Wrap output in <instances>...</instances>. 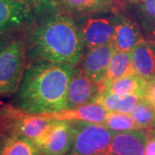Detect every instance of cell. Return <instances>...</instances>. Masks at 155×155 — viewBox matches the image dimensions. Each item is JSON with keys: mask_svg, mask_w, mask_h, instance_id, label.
Here are the masks:
<instances>
[{"mask_svg": "<svg viewBox=\"0 0 155 155\" xmlns=\"http://www.w3.org/2000/svg\"><path fill=\"white\" fill-rule=\"evenodd\" d=\"M24 32L28 58L60 64L75 65L84 55V43L79 27L67 13L55 11L42 15Z\"/></svg>", "mask_w": 155, "mask_h": 155, "instance_id": "6da1fadb", "label": "cell"}, {"mask_svg": "<svg viewBox=\"0 0 155 155\" xmlns=\"http://www.w3.org/2000/svg\"><path fill=\"white\" fill-rule=\"evenodd\" d=\"M74 68L71 64L30 61L16 92L15 105L33 114L67 109V92Z\"/></svg>", "mask_w": 155, "mask_h": 155, "instance_id": "7a4b0ae2", "label": "cell"}, {"mask_svg": "<svg viewBox=\"0 0 155 155\" xmlns=\"http://www.w3.org/2000/svg\"><path fill=\"white\" fill-rule=\"evenodd\" d=\"M28 65L24 33L0 35V97L16 93Z\"/></svg>", "mask_w": 155, "mask_h": 155, "instance_id": "3957f363", "label": "cell"}, {"mask_svg": "<svg viewBox=\"0 0 155 155\" xmlns=\"http://www.w3.org/2000/svg\"><path fill=\"white\" fill-rule=\"evenodd\" d=\"M73 141L67 155H104L110 153L116 132L104 124L72 122Z\"/></svg>", "mask_w": 155, "mask_h": 155, "instance_id": "277c9868", "label": "cell"}, {"mask_svg": "<svg viewBox=\"0 0 155 155\" xmlns=\"http://www.w3.org/2000/svg\"><path fill=\"white\" fill-rule=\"evenodd\" d=\"M73 141L72 122L55 121L34 143L41 155H67Z\"/></svg>", "mask_w": 155, "mask_h": 155, "instance_id": "5b68a950", "label": "cell"}, {"mask_svg": "<svg viewBox=\"0 0 155 155\" xmlns=\"http://www.w3.org/2000/svg\"><path fill=\"white\" fill-rule=\"evenodd\" d=\"M33 10L21 0H0V35L28 27L34 22Z\"/></svg>", "mask_w": 155, "mask_h": 155, "instance_id": "8992f818", "label": "cell"}, {"mask_svg": "<svg viewBox=\"0 0 155 155\" xmlns=\"http://www.w3.org/2000/svg\"><path fill=\"white\" fill-rule=\"evenodd\" d=\"M118 15L110 17H91L79 27L87 49L111 43L116 30Z\"/></svg>", "mask_w": 155, "mask_h": 155, "instance_id": "52a82bcc", "label": "cell"}, {"mask_svg": "<svg viewBox=\"0 0 155 155\" xmlns=\"http://www.w3.org/2000/svg\"><path fill=\"white\" fill-rule=\"evenodd\" d=\"M115 52L112 43L90 48L81 59V69L99 85L101 93L105 91L104 81L111 57Z\"/></svg>", "mask_w": 155, "mask_h": 155, "instance_id": "ba28073f", "label": "cell"}, {"mask_svg": "<svg viewBox=\"0 0 155 155\" xmlns=\"http://www.w3.org/2000/svg\"><path fill=\"white\" fill-rule=\"evenodd\" d=\"M101 93L99 85L80 68H74L67 92V108H75L94 103Z\"/></svg>", "mask_w": 155, "mask_h": 155, "instance_id": "9c48e42d", "label": "cell"}, {"mask_svg": "<svg viewBox=\"0 0 155 155\" xmlns=\"http://www.w3.org/2000/svg\"><path fill=\"white\" fill-rule=\"evenodd\" d=\"M109 111L97 103H91L85 105L67 108L53 113H45L43 115L55 121L68 122H86L104 124Z\"/></svg>", "mask_w": 155, "mask_h": 155, "instance_id": "30bf717a", "label": "cell"}, {"mask_svg": "<svg viewBox=\"0 0 155 155\" xmlns=\"http://www.w3.org/2000/svg\"><path fill=\"white\" fill-rule=\"evenodd\" d=\"M144 40L140 24L128 17L118 15L114 37L111 41L115 51L131 53Z\"/></svg>", "mask_w": 155, "mask_h": 155, "instance_id": "8fae6325", "label": "cell"}, {"mask_svg": "<svg viewBox=\"0 0 155 155\" xmlns=\"http://www.w3.org/2000/svg\"><path fill=\"white\" fill-rule=\"evenodd\" d=\"M147 134L133 130L115 134L110 152L112 155H145Z\"/></svg>", "mask_w": 155, "mask_h": 155, "instance_id": "7c38bea8", "label": "cell"}, {"mask_svg": "<svg viewBox=\"0 0 155 155\" xmlns=\"http://www.w3.org/2000/svg\"><path fill=\"white\" fill-rule=\"evenodd\" d=\"M135 74L146 80L155 77V44L144 40L131 52Z\"/></svg>", "mask_w": 155, "mask_h": 155, "instance_id": "4fadbf2b", "label": "cell"}, {"mask_svg": "<svg viewBox=\"0 0 155 155\" xmlns=\"http://www.w3.org/2000/svg\"><path fill=\"white\" fill-rule=\"evenodd\" d=\"M58 10L71 16H91L111 12L108 0H57Z\"/></svg>", "mask_w": 155, "mask_h": 155, "instance_id": "5bb4252c", "label": "cell"}, {"mask_svg": "<svg viewBox=\"0 0 155 155\" xmlns=\"http://www.w3.org/2000/svg\"><path fill=\"white\" fill-rule=\"evenodd\" d=\"M132 75H135V71L132 62L131 53L115 51L111 57L106 73L104 81L105 91L108 85H110L111 83L122 78Z\"/></svg>", "mask_w": 155, "mask_h": 155, "instance_id": "9a60e30c", "label": "cell"}, {"mask_svg": "<svg viewBox=\"0 0 155 155\" xmlns=\"http://www.w3.org/2000/svg\"><path fill=\"white\" fill-rule=\"evenodd\" d=\"M134 5L144 39L155 44V0H137Z\"/></svg>", "mask_w": 155, "mask_h": 155, "instance_id": "2e32d148", "label": "cell"}, {"mask_svg": "<svg viewBox=\"0 0 155 155\" xmlns=\"http://www.w3.org/2000/svg\"><path fill=\"white\" fill-rule=\"evenodd\" d=\"M147 84V80L135 74L122 78L111 83L108 85L105 91L116 95L136 94L143 99Z\"/></svg>", "mask_w": 155, "mask_h": 155, "instance_id": "e0dca14e", "label": "cell"}, {"mask_svg": "<svg viewBox=\"0 0 155 155\" xmlns=\"http://www.w3.org/2000/svg\"><path fill=\"white\" fill-rule=\"evenodd\" d=\"M32 140L21 136H12L6 140L0 155H41Z\"/></svg>", "mask_w": 155, "mask_h": 155, "instance_id": "ac0fdd59", "label": "cell"}, {"mask_svg": "<svg viewBox=\"0 0 155 155\" xmlns=\"http://www.w3.org/2000/svg\"><path fill=\"white\" fill-rule=\"evenodd\" d=\"M104 125L116 133L141 129L130 115L117 111L108 113Z\"/></svg>", "mask_w": 155, "mask_h": 155, "instance_id": "d6986e66", "label": "cell"}, {"mask_svg": "<svg viewBox=\"0 0 155 155\" xmlns=\"http://www.w3.org/2000/svg\"><path fill=\"white\" fill-rule=\"evenodd\" d=\"M130 116L141 129L155 126V108L145 99L139 102L130 113Z\"/></svg>", "mask_w": 155, "mask_h": 155, "instance_id": "ffe728a7", "label": "cell"}, {"mask_svg": "<svg viewBox=\"0 0 155 155\" xmlns=\"http://www.w3.org/2000/svg\"><path fill=\"white\" fill-rule=\"evenodd\" d=\"M141 99L142 98L136 94L118 95L116 111L124 114H130Z\"/></svg>", "mask_w": 155, "mask_h": 155, "instance_id": "44dd1931", "label": "cell"}, {"mask_svg": "<svg viewBox=\"0 0 155 155\" xmlns=\"http://www.w3.org/2000/svg\"><path fill=\"white\" fill-rule=\"evenodd\" d=\"M31 6L34 13L37 15H44L58 10L57 0H25Z\"/></svg>", "mask_w": 155, "mask_h": 155, "instance_id": "7402d4cb", "label": "cell"}, {"mask_svg": "<svg viewBox=\"0 0 155 155\" xmlns=\"http://www.w3.org/2000/svg\"><path fill=\"white\" fill-rule=\"evenodd\" d=\"M110 6L111 13L121 15L129 5H134L137 0H108Z\"/></svg>", "mask_w": 155, "mask_h": 155, "instance_id": "603a6c76", "label": "cell"}, {"mask_svg": "<svg viewBox=\"0 0 155 155\" xmlns=\"http://www.w3.org/2000/svg\"><path fill=\"white\" fill-rule=\"evenodd\" d=\"M145 155H155V126L147 128Z\"/></svg>", "mask_w": 155, "mask_h": 155, "instance_id": "cb8c5ba5", "label": "cell"}, {"mask_svg": "<svg viewBox=\"0 0 155 155\" xmlns=\"http://www.w3.org/2000/svg\"><path fill=\"white\" fill-rule=\"evenodd\" d=\"M143 99L147 101L155 108V77L147 80Z\"/></svg>", "mask_w": 155, "mask_h": 155, "instance_id": "d4e9b609", "label": "cell"}, {"mask_svg": "<svg viewBox=\"0 0 155 155\" xmlns=\"http://www.w3.org/2000/svg\"><path fill=\"white\" fill-rule=\"evenodd\" d=\"M6 140H7V139L0 135V151L3 148V147H4V145L6 142Z\"/></svg>", "mask_w": 155, "mask_h": 155, "instance_id": "484cf974", "label": "cell"}, {"mask_svg": "<svg viewBox=\"0 0 155 155\" xmlns=\"http://www.w3.org/2000/svg\"><path fill=\"white\" fill-rule=\"evenodd\" d=\"M104 155H110V153H107V154H104Z\"/></svg>", "mask_w": 155, "mask_h": 155, "instance_id": "4316f807", "label": "cell"}, {"mask_svg": "<svg viewBox=\"0 0 155 155\" xmlns=\"http://www.w3.org/2000/svg\"><path fill=\"white\" fill-rule=\"evenodd\" d=\"M21 1H24V2H25V0H21Z\"/></svg>", "mask_w": 155, "mask_h": 155, "instance_id": "83f0119b", "label": "cell"}, {"mask_svg": "<svg viewBox=\"0 0 155 155\" xmlns=\"http://www.w3.org/2000/svg\"><path fill=\"white\" fill-rule=\"evenodd\" d=\"M110 155H112V154H111V153H110Z\"/></svg>", "mask_w": 155, "mask_h": 155, "instance_id": "f1b7e54d", "label": "cell"}, {"mask_svg": "<svg viewBox=\"0 0 155 155\" xmlns=\"http://www.w3.org/2000/svg\"></svg>", "mask_w": 155, "mask_h": 155, "instance_id": "f546056e", "label": "cell"}]
</instances>
